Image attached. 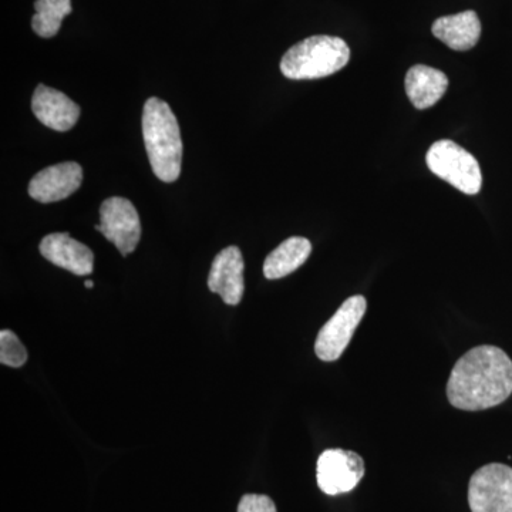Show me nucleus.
I'll use <instances>...</instances> for the list:
<instances>
[{"instance_id": "obj_8", "label": "nucleus", "mask_w": 512, "mask_h": 512, "mask_svg": "<svg viewBox=\"0 0 512 512\" xmlns=\"http://www.w3.org/2000/svg\"><path fill=\"white\" fill-rule=\"evenodd\" d=\"M97 231L109 239L127 256L136 251L141 238V222L133 202L121 197H111L101 204L100 224Z\"/></svg>"}, {"instance_id": "obj_2", "label": "nucleus", "mask_w": 512, "mask_h": 512, "mask_svg": "<svg viewBox=\"0 0 512 512\" xmlns=\"http://www.w3.org/2000/svg\"><path fill=\"white\" fill-rule=\"evenodd\" d=\"M143 136L148 160L157 178L174 183L181 174L183 140L173 110L165 101L151 97L143 111Z\"/></svg>"}, {"instance_id": "obj_7", "label": "nucleus", "mask_w": 512, "mask_h": 512, "mask_svg": "<svg viewBox=\"0 0 512 512\" xmlns=\"http://www.w3.org/2000/svg\"><path fill=\"white\" fill-rule=\"evenodd\" d=\"M365 476V461L355 451L330 448L323 451L316 467V480L323 493L339 495L355 490Z\"/></svg>"}, {"instance_id": "obj_15", "label": "nucleus", "mask_w": 512, "mask_h": 512, "mask_svg": "<svg viewBox=\"0 0 512 512\" xmlns=\"http://www.w3.org/2000/svg\"><path fill=\"white\" fill-rule=\"evenodd\" d=\"M312 252V244L309 239L292 237L282 242L266 256L264 275L266 279H281L291 275L296 269L305 264Z\"/></svg>"}, {"instance_id": "obj_18", "label": "nucleus", "mask_w": 512, "mask_h": 512, "mask_svg": "<svg viewBox=\"0 0 512 512\" xmlns=\"http://www.w3.org/2000/svg\"><path fill=\"white\" fill-rule=\"evenodd\" d=\"M238 512H278L276 505L268 495L247 494L241 498Z\"/></svg>"}, {"instance_id": "obj_3", "label": "nucleus", "mask_w": 512, "mask_h": 512, "mask_svg": "<svg viewBox=\"0 0 512 512\" xmlns=\"http://www.w3.org/2000/svg\"><path fill=\"white\" fill-rule=\"evenodd\" d=\"M350 60L348 43L335 36H312L296 43L281 60V72L291 80H315L340 72Z\"/></svg>"}, {"instance_id": "obj_1", "label": "nucleus", "mask_w": 512, "mask_h": 512, "mask_svg": "<svg viewBox=\"0 0 512 512\" xmlns=\"http://www.w3.org/2000/svg\"><path fill=\"white\" fill-rule=\"evenodd\" d=\"M511 393L512 360L491 345L477 346L460 357L447 383L448 402L466 412L491 409Z\"/></svg>"}, {"instance_id": "obj_4", "label": "nucleus", "mask_w": 512, "mask_h": 512, "mask_svg": "<svg viewBox=\"0 0 512 512\" xmlns=\"http://www.w3.org/2000/svg\"><path fill=\"white\" fill-rule=\"evenodd\" d=\"M426 161L431 173L464 194L476 195L483 187L477 158L454 141H436L427 151Z\"/></svg>"}, {"instance_id": "obj_19", "label": "nucleus", "mask_w": 512, "mask_h": 512, "mask_svg": "<svg viewBox=\"0 0 512 512\" xmlns=\"http://www.w3.org/2000/svg\"><path fill=\"white\" fill-rule=\"evenodd\" d=\"M84 286H86L87 289H92L94 286L93 281H87Z\"/></svg>"}, {"instance_id": "obj_11", "label": "nucleus", "mask_w": 512, "mask_h": 512, "mask_svg": "<svg viewBox=\"0 0 512 512\" xmlns=\"http://www.w3.org/2000/svg\"><path fill=\"white\" fill-rule=\"evenodd\" d=\"M40 254L53 265L60 266L74 275L86 276L93 272L92 249L76 241L66 232L46 235L40 242Z\"/></svg>"}, {"instance_id": "obj_13", "label": "nucleus", "mask_w": 512, "mask_h": 512, "mask_svg": "<svg viewBox=\"0 0 512 512\" xmlns=\"http://www.w3.org/2000/svg\"><path fill=\"white\" fill-rule=\"evenodd\" d=\"M433 35L457 52H466L477 45L481 36V22L474 10L437 19L431 28Z\"/></svg>"}, {"instance_id": "obj_17", "label": "nucleus", "mask_w": 512, "mask_h": 512, "mask_svg": "<svg viewBox=\"0 0 512 512\" xmlns=\"http://www.w3.org/2000/svg\"><path fill=\"white\" fill-rule=\"evenodd\" d=\"M28 350L12 330L0 332V362L9 367H22L28 362Z\"/></svg>"}, {"instance_id": "obj_10", "label": "nucleus", "mask_w": 512, "mask_h": 512, "mask_svg": "<svg viewBox=\"0 0 512 512\" xmlns=\"http://www.w3.org/2000/svg\"><path fill=\"white\" fill-rule=\"evenodd\" d=\"M82 181V167L73 161H67L37 173L30 181L29 195L42 204L62 201L79 190Z\"/></svg>"}, {"instance_id": "obj_16", "label": "nucleus", "mask_w": 512, "mask_h": 512, "mask_svg": "<svg viewBox=\"0 0 512 512\" xmlns=\"http://www.w3.org/2000/svg\"><path fill=\"white\" fill-rule=\"evenodd\" d=\"M32 28L37 36H56L62 28L63 19L72 13V0H36Z\"/></svg>"}, {"instance_id": "obj_6", "label": "nucleus", "mask_w": 512, "mask_h": 512, "mask_svg": "<svg viewBox=\"0 0 512 512\" xmlns=\"http://www.w3.org/2000/svg\"><path fill=\"white\" fill-rule=\"evenodd\" d=\"M471 512H512V468L488 464L471 477L468 485Z\"/></svg>"}, {"instance_id": "obj_9", "label": "nucleus", "mask_w": 512, "mask_h": 512, "mask_svg": "<svg viewBox=\"0 0 512 512\" xmlns=\"http://www.w3.org/2000/svg\"><path fill=\"white\" fill-rule=\"evenodd\" d=\"M244 271V256L239 248L222 249L212 262L208 288L218 293L227 305H238L245 292Z\"/></svg>"}, {"instance_id": "obj_14", "label": "nucleus", "mask_w": 512, "mask_h": 512, "mask_svg": "<svg viewBox=\"0 0 512 512\" xmlns=\"http://www.w3.org/2000/svg\"><path fill=\"white\" fill-rule=\"evenodd\" d=\"M404 86L413 106L417 110H426L433 107L447 92L448 79L440 70L416 64L407 72Z\"/></svg>"}, {"instance_id": "obj_12", "label": "nucleus", "mask_w": 512, "mask_h": 512, "mask_svg": "<svg viewBox=\"0 0 512 512\" xmlns=\"http://www.w3.org/2000/svg\"><path fill=\"white\" fill-rule=\"evenodd\" d=\"M32 110L40 123L56 131H69L80 117V107L72 99L45 84L37 86Z\"/></svg>"}, {"instance_id": "obj_5", "label": "nucleus", "mask_w": 512, "mask_h": 512, "mask_svg": "<svg viewBox=\"0 0 512 512\" xmlns=\"http://www.w3.org/2000/svg\"><path fill=\"white\" fill-rule=\"evenodd\" d=\"M367 309L362 295L352 296L342 303L338 312L320 329L315 343V353L323 362H335L348 348L357 326L362 322Z\"/></svg>"}]
</instances>
